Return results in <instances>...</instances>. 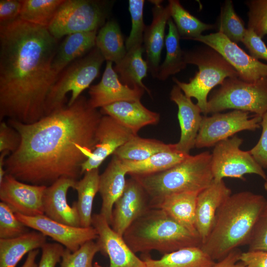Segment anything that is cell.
<instances>
[{
    "label": "cell",
    "instance_id": "cell-1",
    "mask_svg": "<svg viewBox=\"0 0 267 267\" xmlns=\"http://www.w3.org/2000/svg\"><path fill=\"white\" fill-rule=\"evenodd\" d=\"M102 116L81 95L71 105L33 123L8 119L21 142L5 159L6 174L27 183L46 186L62 178L77 180L82 164L97 143L95 134Z\"/></svg>",
    "mask_w": 267,
    "mask_h": 267
},
{
    "label": "cell",
    "instance_id": "cell-2",
    "mask_svg": "<svg viewBox=\"0 0 267 267\" xmlns=\"http://www.w3.org/2000/svg\"><path fill=\"white\" fill-rule=\"evenodd\" d=\"M58 39L47 28L19 17L0 23V120L31 124L45 116L58 75L52 62Z\"/></svg>",
    "mask_w": 267,
    "mask_h": 267
},
{
    "label": "cell",
    "instance_id": "cell-3",
    "mask_svg": "<svg viewBox=\"0 0 267 267\" xmlns=\"http://www.w3.org/2000/svg\"><path fill=\"white\" fill-rule=\"evenodd\" d=\"M267 205L262 195L248 191L231 194L218 209L211 231L201 248L218 261L239 246L247 245Z\"/></svg>",
    "mask_w": 267,
    "mask_h": 267
},
{
    "label": "cell",
    "instance_id": "cell-4",
    "mask_svg": "<svg viewBox=\"0 0 267 267\" xmlns=\"http://www.w3.org/2000/svg\"><path fill=\"white\" fill-rule=\"evenodd\" d=\"M123 238L132 251L163 255L191 246H200L199 236L190 232L161 209L150 208L126 230Z\"/></svg>",
    "mask_w": 267,
    "mask_h": 267
},
{
    "label": "cell",
    "instance_id": "cell-5",
    "mask_svg": "<svg viewBox=\"0 0 267 267\" xmlns=\"http://www.w3.org/2000/svg\"><path fill=\"white\" fill-rule=\"evenodd\" d=\"M132 177L142 185L152 208L170 195L185 192H200L208 187L214 180L211 153L204 151L194 156L190 155L166 171Z\"/></svg>",
    "mask_w": 267,
    "mask_h": 267
},
{
    "label": "cell",
    "instance_id": "cell-6",
    "mask_svg": "<svg viewBox=\"0 0 267 267\" xmlns=\"http://www.w3.org/2000/svg\"><path fill=\"white\" fill-rule=\"evenodd\" d=\"M187 64L196 65L198 71L188 83L173 81L187 97L195 98L203 114H207L208 95L211 89L221 85L228 78H239L237 71L217 51L206 45L185 51Z\"/></svg>",
    "mask_w": 267,
    "mask_h": 267
},
{
    "label": "cell",
    "instance_id": "cell-7",
    "mask_svg": "<svg viewBox=\"0 0 267 267\" xmlns=\"http://www.w3.org/2000/svg\"><path fill=\"white\" fill-rule=\"evenodd\" d=\"M105 60L95 46L84 56L67 66L58 76L52 85L45 103V116L64 107L66 94L71 96L67 105L70 106L80 96L99 75Z\"/></svg>",
    "mask_w": 267,
    "mask_h": 267
},
{
    "label": "cell",
    "instance_id": "cell-8",
    "mask_svg": "<svg viewBox=\"0 0 267 267\" xmlns=\"http://www.w3.org/2000/svg\"><path fill=\"white\" fill-rule=\"evenodd\" d=\"M230 109L262 117L267 112V79L252 83L239 78L225 79L208 100L207 114Z\"/></svg>",
    "mask_w": 267,
    "mask_h": 267
},
{
    "label": "cell",
    "instance_id": "cell-9",
    "mask_svg": "<svg viewBox=\"0 0 267 267\" xmlns=\"http://www.w3.org/2000/svg\"><path fill=\"white\" fill-rule=\"evenodd\" d=\"M110 2L97 0H64L47 27L56 39L71 34L97 31L108 17Z\"/></svg>",
    "mask_w": 267,
    "mask_h": 267
},
{
    "label": "cell",
    "instance_id": "cell-10",
    "mask_svg": "<svg viewBox=\"0 0 267 267\" xmlns=\"http://www.w3.org/2000/svg\"><path fill=\"white\" fill-rule=\"evenodd\" d=\"M243 141L241 138L234 135L214 146L211 153V169L214 179L232 178L245 180L244 175L253 174L267 180L264 169L249 150L240 149Z\"/></svg>",
    "mask_w": 267,
    "mask_h": 267
},
{
    "label": "cell",
    "instance_id": "cell-11",
    "mask_svg": "<svg viewBox=\"0 0 267 267\" xmlns=\"http://www.w3.org/2000/svg\"><path fill=\"white\" fill-rule=\"evenodd\" d=\"M262 117L249 112L234 110L203 116L195 147L198 148L214 146L242 131H255L260 128Z\"/></svg>",
    "mask_w": 267,
    "mask_h": 267
},
{
    "label": "cell",
    "instance_id": "cell-12",
    "mask_svg": "<svg viewBox=\"0 0 267 267\" xmlns=\"http://www.w3.org/2000/svg\"><path fill=\"white\" fill-rule=\"evenodd\" d=\"M193 40L202 43L219 53L237 71L240 79L252 83L267 79V64L247 54L222 33L201 35Z\"/></svg>",
    "mask_w": 267,
    "mask_h": 267
},
{
    "label": "cell",
    "instance_id": "cell-13",
    "mask_svg": "<svg viewBox=\"0 0 267 267\" xmlns=\"http://www.w3.org/2000/svg\"><path fill=\"white\" fill-rule=\"evenodd\" d=\"M17 218L27 227L39 231L64 246L72 252L86 242L97 239L98 234L92 226L76 227L49 219L44 215L28 217L15 213Z\"/></svg>",
    "mask_w": 267,
    "mask_h": 267
},
{
    "label": "cell",
    "instance_id": "cell-14",
    "mask_svg": "<svg viewBox=\"0 0 267 267\" xmlns=\"http://www.w3.org/2000/svg\"><path fill=\"white\" fill-rule=\"evenodd\" d=\"M46 187L27 183L6 174L0 184V199L15 213L28 217L44 215L43 196Z\"/></svg>",
    "mask_w": 267,
    "mask_h": 267
},
{
    "label": "cell",
    "instance_id": "cell-15",
    "mask_svg": "<svg viewBox=\"0 0 267 267\" xmlns=\"http://www.w3.org/2000/svg\"><path fill=\"white\" fill-rule=\"evenodd\" d=\"M92 226L96 229L100 252L109 259L108 267H146L100 214L92 215Z\"/></svg>",
    "mask_w": 267,
    "mask_h": 267
},
{
    "label": "cell",
    "instance_id": "cell-16",
    "mask_svg": "<svg viewBox=\"0 0 267 267\" xmlns=\"http://www.w3.org/2000/svg\"><path fill=\"white\" fill-rule=\"evenodd\" d=\"M134 135L112 117L102 115L95 134L97 143L89 157L82 164L81 175L98 169L109 156L113 154Z\"/></svg>",
    "mask_w": 267,
    "mask_h": 267
},
{
    "label": "cell",
    "instance_id": "cell-17",
    "mask_svg": "<svg viewBox=\"0 0 267 267\" xmlns=\"http://www.w3.org/2000/svg\"><path fill=\"white\" fill-rule=\"evenodd\" d=\"M149 197L140 183L134 177L127 180L125 190L114 204L111 227L119 235L150 208Z\"/></svg>",
    "mask_w": 267,
    "mask_h": 267
},
{
    "label": "cell",
    "instance_id": "cell-18",
    "mask_svg": "<svg viewBox=\"0 0 267 267\" xmlns=\"http://www.w3.org/2000/svg\"><path fill=\"white\" fill-rule=\"evenodd\" d=\"M145 90L140 87L131 88L123 84L112 67V62L106 61L100 81L89 88L90 107L97 109L122 101L140 100Z\"/></svg>",
    "mask_w": 267,
    "mask_h": 267
},
{
    "label": "cell",
    "instance_id": "cell-19",
    "mask_svg": "<svg viewBox=\"0 0 267 267\" xmlns=\"http://www.w3.org/2000/svg\"><path fill=\"white\" fill-rule=\"evenodd\" d=\"M76 181L70 178H62L46 186L43 196L45 216L67 225L81 227L75 203L71 206L67 200L68 191L70 188L74 189Z\"/></svg>",
    "mask_w": 267,
    "mask_h": 267
},
{
    "label": "cell",
    "instance_id": "cell-20",
    "mask_svg": "<svg viewBox=\"0 0 267 267\" xmlns=\"http://www.w3.org/2000/svg\"><path fill=\"white\" fill-rule=\"evenodd\" d=\"M170 98L178 107V117L180 129V136L176 143L178 150L189 154L195 147L196 138L203 116L200 107L186 96L177 85L173 86Z\"/></svg>",
    "mask_w": 267,
    "mask_h": 267
},
{
    "label": "cell",
    "instance_id": "cell-21",
    "mask_svg": "<svg viewBox=\"0 0 267 267\" xmlns=\"http://www.w3.org/2000/svg\"><path fill=\"white\" fill-rule=\"evenodd\" d=\"M231 194L230 189L223 179H214L208 187L199 193L196 203L195 225L202 243L211 231L218 209Z\"/></svg>",
    "mask_w": 267,
    "mask_h": 267
},
{
    "label": "cell",
    "instance_id": "cell-22",
    "mask_svg": "<svg viewBox=\"0 0 267 267\" xmlns=\"http://www.w3.org/2000/svg\"><path fill=\"white\" fill-rule=\"evenodd\" d=\"M162 0H153L154 6L152 9V21L146 26L143 35V45L146 53V61L148 70L153 78H157L161 55L165 41V32L166 24L171 18L168 5L162 4Z\"/></svg>",
    "mask_w": 267,
    "mask_h": 267
},
{
    "label": "cell",
    "instance_id": "cell-23",
    "mask_svg": "<svg viewBox=\"0 0 267 267\" xmlns=\"http://www.w3.org/2000/svg\"><path fill=\"white\" fill-rule=\"evenodd\" d=\"M102 115L109 116L131 131L134 134L143 127L157 124L160 115L145 107L137 101L117 102L101 108Z\"/></svg>",
    "mask_w": 267,
    "mask_h": 267
},
{
    "label": "cell",
    "instance_id": "cell-24",
    "mask_svg": "<svg viewBox=\"0 0 267 267\" xmlns=\"http://www.w3.org/2000/svg\"><path fill=\"white\" fill-rule=\"evenodd\" d=\"M127 173L122 160L113 155L108 166L100 175L99 189L102 203L100 214L111 225L115 203L123 194L126 185Z\"/></svg>",
    "mask_w": 267,
    "mask_h": 267
},
{
    "label": "cell",
    "instance_id": "cell-25",
    "mask_svg": "<svg viewBox=\"0 0 267 267\" xmlns=\"http://www.w3.org/2000/svg\"><path fill=\"white\" fill-rule=\"evenodd\" d=\"M97 31L76 33L66 36L58 45L52 62V69L59 74L70 64L95 47Z\"/></svg>",
    "mask_w": 267,
    "mask_h": 267
},
{
    "label": "cell",
    "instance_id": "cell-26",
    "mask_svg": "<svg viewBox=\"0 0 267 267\" xmlns=\"http://www.w3.org/2000/svg\"><path fill=\"white\" fill-rule=\"evenodd\" d=\"M199 193L185 192L171 194L165 197L152 208L162 209L192 233L199 236L195 225L196 203Z\"/></svg>",
    "mask_w": 267,
    "mask_h": 267
},
{
    "label": "cell",
    "instance_id": "cell-27",
    "mask_svg": "<svg viewBox=\"0 0 267 267\" xmlns=\"http://www.w3.org/2000/svg\"><path fill=\"white\" fill-rule=\"evenodd\" d=\"M46 236L37 231H28L12 238L0 239V267H16L30 252L41 248Z\"/></svg>",
    "mask_w": 267,
    "mask_h": 267
},
{
    "label": "cell",
    "instance_id": "cell-28",
    "mask_svg": "<svg viewBox=\"0 0 267 267\" xmlns=\"http://www.w3.org/2000/svg\"><path fill=\"white\" fill-rule=\"evenodd\" d=\"M141 259L146 267H214L216 261L200 246L185 247L163 255L160 259H153L143 254Z\"/></svg>",
    "mask_w": 267,
    "mask_h": 267
},
{
    "label": "cell",
    "instance_id": "cell-29",
    "mask_svg": "<svg viewBox=\"0 0 267 267\" xmlns=\"http://www.w3.org/2000/svg\"><path fill=\"white\" fill-rule=\"evenodd\" d=\"M189 155L176 148L156 153L142 161L122 160V163L127 174L131 176H143L168 170L183 161Z\"/></svg>",
    "mask_w": 267,
    "mask_h": 267
},
{
    "label": "cell",
    "instance_id": "cell-30",
    "mask_svg": "<svg viewBox=\"0 0 267 267\" xmlns=\"http://www.w3.org/2000/svg\"><path fill=\"white\" fill-rule=\"evenodd\" d=\"M144 51L143 45L127 51L124 58L115 64L114 69L123 84L131 88L140 87L150 94L149 90L142 83L148 70L147 63L142 56Z\"/></svg>",
    "mask_w": 267,
    "mask_h": 267
},
{
    "label": "cell",
    "instance_id": "cell-31",
    "mask_svg": "<svg viewBox=\"0 0 267 267\" xmlns=\"http://www.w3.org/2000/svg\"><path fill=\"white\" fill-rule=\"evenodd\" d=\"M84 177L77 180L74 187L78 194L75 202L80 218V226H92V210L94 198L98 192L100 175L98 169L85 172Z\"/></svg>",
    "mask_w": 267,
    "mask_h": 267
},
{
    "label": "cell",
    "instance_id": "cell-32",
    "mask_svg": "<svg viewBox=\"0 0 267 267\" xmlns=\"http://www.w3.org/2000/svg\"><path fill=\"white\" fill-rule=\"evenodd\" d=\"M95 46L105 60L119 63L127 51L124 37L118 23L114 20L107 21L96 35Z\"/></svg>",
    "mask_w": 267,
    "mask_h": 267
},
{
    "label": "cell",
    "instance_id": "cell-33",
    "mask_svg": "<svg viewBox=\"0 0 267 267\" xmlns=\"http://www.w3.org/2000/svg\"><path fill=\"white\" fill-rule=\"evenodd\" d=\"M167 24L169 30L165 41L166 55L164 62L160 66L157 77L161 81H165L170 76L179 73L184 69L187 64L185 60L184 51L182 50L180 45V36L171 17Z\"/></svg>",
    "mask_w": 267,
    "mask_h": 267
},
{
    "label": "cell",
    "instance_id": "cell-34",
    "mask_svg": "<svg viewBox=\"0 0 267 267\" xmlns=\"http://www.w3.org/2000/svg\"><path fill=\"white\" fill-rule=\"evenodd\" d=\"M176 148L175 144H167L155 139L134 135L113 154L121 160L140 161L164 151Z\"/></svg>",
    "mask_w": 267,
    "mask_h": 267
},
{
    "label": "cell",
    "instance_id": "cell-35",
    "mask_svg": "<svg viewBox=\"0 0 267 267\" xmlns=\"http://www.w3.org/2000/svg\"><path fill=\"white\" fill-rule=\"evenodd\" d=\"M168 6L180 38L193 40L204 31L215 28V25L204 23L190 14L178 0H169Z\"/></svg>",
    "mask_w": 267,
    "mask_h": 267
},
{
    "label": "cell",
    "instance_id": "cell-36",
    "mask_svg": "<svg viewBox=\"0 0 267 267\" xmlns=\"http://www.w3.org/2000/svg\"><path fill=\"white\" fill-rule=\"evenodd\" d=\"M64 0H21L19 18L28 23L47 27Z\"/></svg>",
    "mask_w": 267,
    "mask_h": 267
},
{
    "label": "cell",
    "instance_id": "cell-37",
    "mask_svg": "<svg viewBox=\"0 0 267 267\" xmlns=\"http://www.w3.org/2000/svg\"><path fill=\"white\" fill-rule=\"evenodd\" d=\"M216 26L218 32L236 44L242 43L247 29L236 13L233 2L230 0H225L222 6Z\"/></svg>",
    "mask_w": 267,
    "mask_h": 267
},
{
    "label": "cell",
    "instance_id": "cell-38",
    "mask_svg": "<svg viewBox=\"0 0 267 267\" xmlns=\"http://www.w3.org/2000/svg\"><path fill=\"white\" fill-rule=\"evenodd\" d=\"M144 0H129V10L132 20V29L125 42L127 51L141 46L146 26L143 22Z\"/></svg>",
    "mask_w": 267,
    "mask_h": 267
},
{
    "label": "cell",
    "instance_id": "cell-39",
    "mask_svg": "<svg viewBox=\"0 0 267 267\" xmlns=\"http://www.w3.org/2000/svg\"><path fill=\"white\" fill-rule=\"evenodd\" d=\"M99 252L98 244L93 240L86 242L74 252L65 248L60 267H93V259Z\"/></svg>",
    "mask_w": 267,
    "mask_h": 267
},
{
    "label": "cell",
    "instance_id": "cell-40",
    "mask_svg": "<svg viewBox=\"0 0 267 267\" xmlns=\"http://www.w3.org/2000/svg\"><path fill=\"white\" fill-rule=\"evenodd\" d=\"M245 3L249 9L247 29L263 39L267 35V0H250Z\"/></svg>",
    "mask_w": 267,
    "mask_h": 267
},
{
    "label": "cell",
    "instance_id": "cell-41",
    "mask_svg": "<svg viewBox=\"0 0 267 267\" xmlns=\"http://www.w3.org/2000/svg\"><path fill=\"white\" fill-rule=\"evenodd\" d=\"M28 231V227L17 218L11 209L0 201V239L15 238Z\"/></svg>",
    "mask_w": 267,
    "mask_h": 267
},
{
    "label": "cell",
    "instance_id": "cell-42",
    "mask_svg": "<svg viewBox=\"0 0 267 267\" xmlns=\"http://www.w3.org/2000/svg\"><path fill=\"white\" fill-rule=\"evenodd\" d=\"M247 245L249 251L267 252V205L259 217Z\"/></svg>",
    "mask_w": 267,
    "mask_h": 267
},
{
    "label": "cell",
    "instance_id": "cell-43",
    "mask_svg": "<svg viewBox=\"0 0 267 267\" xmlns=\"http://www.w3.org/2000/svg\"><path fill=\"white\" fill-rule=\"evenodd\" d=\"M21 137L18 132L7 123H0V152H15L20 145Z\"/></svg>",
    "mask_w": 267,
    "mask_h": 267
},
{
    "label": "cell",
    "instance_id": "cell-44",
    "mask_svg": "<svg viewBox=\"0 0 267 267\" xmlns=\"http://www.w3.org/2000/svg\"><path fill=\"white\" fill-rule=\"evenodd\" d=\"M260 126L262 128L260 138L255 145L249 150L252 156L263 168H267V112L262 117Z\"/></svg>",
    "mask_w": 267,
    "mask_h": 267
},
{
    "label": "cell",
    "instance_id": "cell-45",
    "mask_svg": "<svg viewBox=\"0 0 267 267\" xmlns=\"http://www.w3.org/2000/svg\"><path fill=\"white\" fill-rule=\"evenodd\" d=\"M41 249L42 255L38 267H55L61 261L65 249L58 243H46Z\"/></svg>",
    "mask_w": 267,
    "mask_h": 267
},
{
    "label": "cell",
    "instance_id": "cell-46",
    "mask_svg": "<svg viewBox=\"0 0 267 267\" xmlns=\"http://www.w3.org/2000/svg\"><path fill=\"white\" fill-rule=\"evenodd\" d=\"M242 43L248 49L251 56L258 60L267 61V46L262 39L252 30L247 29Z\"/></svg>",
    "mask_w": 267,
    "mask_h": 267
},
{
    "label": "cell",
    "instance_id": "cell-47",
    "mask_svg": "<svg viewBox=\"0 0 267 267\" xmlns=\"http://www.w3.org/2000/svg\"><path fill=\"white\" fill-rule=\"evenodd\" d=\"M21 0H0V23L14 20L19 17Z\"/></svg>",
    "mask_w": 267,
    "mask_h": 267
},
{
    "label": "cell",
    "instance_id": "cell-48",
    "mask_svg": "<svg viewBox=\"0 0 267 267\" xmlns=\"http://www.w3.org/2000/svg\"><path fill=\"white\" fill-rule=\"evenodd\" d=\"M239 261L246 267H267V252L248 250L242 252Z\"/></svg>",
    "mask_w": 267,
    "mask_h": 267
},
{
    "label": "cell",
    "instance_id": "cell-49",
    "mask_svg": "<svg viewBox=\"0 0 267 267\" xmlns=\"http://www.w3.org/2000/svg\"><path fill=\"white\" fill-rule=\"evenodd\" d=\"M242 252L236 249L222 259L216 262L214 267H246L242 263L238 262Z\"/></svg>",
    "mask_w": 267,
    "mask_h": 267
},
{
    "label": "cell",
    "instance_id": "cell-50",
    "mask_svg": "<svg viewBox=\"0 0 267 267\" xmlns=\"http://www.w3.org/2000/svg\"><path fill=\"white\" fill-rule=\"evenodd\" d=\"M39 253V250L37 249L30 252L26 259L21 267H38L36 259Z\"/></svg>",
    "mask_w": 267,
    "mask_h": 267
},
{
    "label": "cell",
    "instance_id": "cell-51",
    "mask_svg": "<svg viewBox=\"0 0 267 267\" xmlns=\"http://www.w3.org/2000/svg\"><path fill=\"white\" fill-rule=\"evenodd\" d=\"M10 154L8 151H4L0 152V184L2 182L6 172L5 170V157Z\"/></svg>",
    "mask_w": 267,
    "mask_h": 267
},
{
    "label": "cell",
    "instance_id": "cell-52",
    "mask_svg": "<svg viewBox=\"0 0 267 267\" xmlns=\"http://www.w3.org/2000/svg\"><path fill=\"white\" fill-rule=\"evenodd\" d=\"M93 267H103L100 265L97 262H95L93 264Z\"/></svg>",
    "mask_w": 267,
    "mask_h": 267
},
{
    "label": "cell",
    "instance_id": "cell-53",
    "mask_svg": "<svg viewBox=\"0 0 267 267\" xmlns=\"http://www.w3.org/2000/svg\"><path fill=\"white\" fill-rule=\"evenodd\" d=\"M264 187L265 189L267 191V180H265L264 184Z\"/></svg>",
    "mask_w": 267,
    "mask_h": 267
}]
</instances>
